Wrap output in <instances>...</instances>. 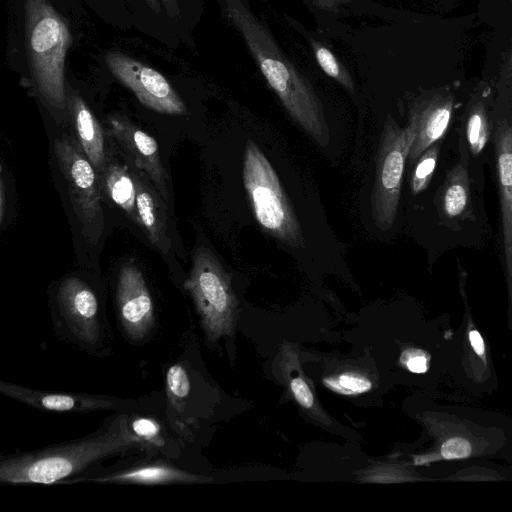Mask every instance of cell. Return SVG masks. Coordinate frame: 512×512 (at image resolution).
I'll return each mask as SVG.
<instances>
[{
    "mask_svg": "<svg viewBox=\"0 0 512 512\" xmlns=\"http://www.w3.org/2000/svg\"><path fill=\"white\" fill-rule=\"evenodd\" d=\"M129 421L130 412H115L96 432L86 437L3 457L0 482L62 484L104 459L129 452H147L146 445L132 431Z\"/></svg>",
    "mask_w": 512,
    "mask_h": 512,
    "instance_id": "6da1fadb",
    "label": "cell"
},
{
    "mask_svg": "<svg viewBox=\"0 0 512 512\" xmlns=\"http://www.w3.org/2000/svg\"><path fill=\"white\" fill-rule=\"evenodd\" d=\"M221 6L288 114L318 145L326 147L329 129L310 82L287 59L268 29L242 0H221Z\"/></svg>",
    "mask_w": 512,
    "mask_h": 512,
    "instance_id": "7a4b0ae2",
    "label": "cell"
},
{
    "mask_svg": "<svg viewBox=\"0 0 512 512\" xmlns=\"http://www.w3.org/2000/svg\"><path fill=\"white\" fill-rule=\"evenodd\" d=\"M24 21L32 81L51 110L68 111L65 60L72 42L69 26L50 0H24Z\"/></svg>",
    "mask_w": 512,
    "mask_h": 512,
    "instance_id": "3957f363",
    "label": "cell"
},
{
    "mask_svg": "<svg viewBox=\"0 0 512 512\" xmlns=\"http://www.w3.org/2000/svg\"><path fill=\"white\" fill-rule=\"evenodd\" d=\"M242 175L255 218L261 227L288 246H302L301 225L279 178L264 153L250 140L245 145Z\"/></svg>",
    "mask_w": 512,
    "mask_h": 512,
    "instance_id": "277c9868",
    "label": "cell"
},
{
    "mask_svg": "<svg viewBox=\"0 0 512 512\" xmlns=\"http://www.w3.org/2000/svg\"><path fill=\"white\" fill-rule=\"evenodd\" d=\"M184 288L195 303L207 337L214 340L228 334L237 300L229 275L209 248H197Z\"/></svg>",
    "mask_w": 512,
    "mask_h": 512,
    "instance_id": "5b68a950",
    "label": "cell"
},
{
    "mask_svg": "<svg viewBox=\"0 0 512 512\" xmlns=\"http://www.w3.org/2000/svg\"><path fill=\"white\" fill-rule=\"evenodd\" d=\"M414 137L411 122L401 128L390 115L387 116L375 158L370 201L373 222L381 230L390 229L396 219L405 162Z\"/></svg>",
    "mask_w": 512,
    "mask_h": 512,
    "instance_id": "8992f818",
    "label": "cell"
},
{
    "mask_svg": "<svg viewBox=\"0 0 512 512\" xmlns=\"http://www.w3.org/2000/svg\"><path fill=\"white\" fill-rule=\"evenodd\" d=\"M54 151L82 235L88 244L97 245L105 223L97 171L81 146L67 135L55 140Z\"/></svg>",
    "mask_w": 512,
    "mask_h": 512,
    "instance_id": "52a82bcc",
    "label": "cell"
},
{
    "mask_svg": "<svg viewBox=\"0 0 512 512\" xmlns=\"http://www.w3.org/2000/svg\"><path fill=\"white\" fill-rule=\"evenodd\" d=\"M172 460L157 453L143 452L139 458H129L111 467L92 466L62 484L172 485L209 481L206 476L189 471Z\"/></svg>",
    "mask_w": 512,
    "mask_h": 512,
    "instance_id": "ba28073f",
    "label": "cell"
},
{
    "mask_svg": "<svg viewBox=\"0 0 512 512\" xmlns=\"http://www.w3.org/2000/svg\"><path fill=\"white\" fill-rule=\"evenodd\" d=\"M111 73L146 107L159 113L184 115L187 107L169 81L154 68L120 52H109Z\"/></svg>",
    "mask_w": 512,
    "mask_h": 512,
    "instance_id": "9c48e42d",
    "label": "cell"
},
{
    "mask_svg": "<svg viewBox=\"0 0 512 512\" xmlns=\"http://www.w3.org/2000/svg\"><path fill=\"white\" fill-rule=\"evenodd\" d=\"M1 394L42 411L88 413L143 411L140 399H123L101 394L43 391L0 381Z\"/></svg>",
    "mask_w": 512,
    "mask_h": 512,
    "instance_id": "30bf717a",
    "label": "cell"
},
{
    "mask_svg": "<svg viewBox=\"0 0 512 512\" xmlns=\"http://www.w3.org/2000/svg\"><path fill=\"white\" fill-rule=\"evenodd\" d=\"M116 297L124 333L133 342L144 341L154 327V306L142 272L132 263L119 272Z\"/></svg>",
    "mask_w": 512,
    "mask_h": 512,
    "instance_id": "8fae6325",
    "label": "cell"
},
{
    "mask_svg": "<svg viewBox=\"0 0 512 512\" xmlns=\"http://www.w3.org/2000/svg\"><path fill=\"white\" fill-rule=\"evenodd\" d=\"M108 126L110 133L132 164L150 178L154 187L168 204L167 176L155 139L123 117L109 116Z\"/></svg>",
    "mask_w": 512,
    "mask_h": 512,
    "instance_id": "7c38bea8",
    "label": "cell"
},
{
    "mask_svg": "<svg viewBox=\"0 0 512 512\" xmlns=\"http://www.w3.org/2000/svg\"><path fill=\"white\" fill-rule=\"evenodd\" d=\"M59 309L72 333L85 344L100 338L98 300L90 286L77 277H68L58 289Z\"/></svg>",
    "mask_w": 512,
    "mask_h": 512,
    "instance_id": "4fadbf2b",
    "label": "cell"
},
{
    "mask_svg": "<svg viewBox=\"0 0 512 512\" xmlns=\"http://www.w3.org/2000/svg\"><path fill=\"white\" fill-rule=\"evenodd\" d=\"M453 102L449 92H437L412 105L409 122L414 127L415 137L408 154L409 161L420 158L443 136L450 123Z\"/></svg>",
    "mask_w": 512,
    "mask_h": 512,
    "instance_id": "5bb4252c",
    "label": "cell"
},
{
    "mask_svg": "<svg viewBox=\"0 0 512 512\" xmlns=\"http://www.w3.org/2000/svg\"><path fill=\"white\" fill-rule=\"evenodd\" d=\"M497 171L502 212L506 279L512 305V125L502 120L495 136Z\"/></svg>",
    "mask_w": 512,
    "mask_h": 512,
    "instance_id": "9a60e30c",
    "label": "cell"
},
{
    "mask_svg": "<svg viewBox=\"0 0 512 512\" xmlns=\"http://www.w3.org/2000/svg\"><path fill=\"white\" fill-rule=\"evenodd\" d=\"M136 184V213L138 223L146 237L159 250L167 253L171 241L167 235L168 204L156 188L151 186L150 178L141 170L131 171Z\"/></svg>",
    "mask_w": 512,
    "mask_h": 512,
    "instance_id": "2e32d148",
    "label": "cell"
},
{
    "mask_svg": "<svg viewBox=\"0 0 512 512\" xmlns=\"http://www.w3.org/2000/svg\"><path fill=\"white\" fill-rule=\"evenodd\" d=\"M70 113L79 144L99 175L108 162L103 130L83 98L71 88L67 89Z\"/></svg>",
    "mask_w": 512,
    "mask_h": 512,
    "instance_id": "e0dca14e",
    "label": "cell"
},
{
    "mask_svg": "<svg viewBox=\"0 0 512 512\" xmlns=\"http://www.w3.org/2000/svg\"><path fill=\"white\" fill-rule=\"evenodd\" d=\"M129 424L132 431L146 445L147 452L157 453L173 460L181 456L184 441L168 421L164 423L154 415L132 411Z\"/></svg>",
    "mask_w": 512,
    "mask_h": 512,
    "instance_id": "ac0fdd59",
    "label": "cell"
},
{
    "mask_svg": "<svg viewBox=\"0 0 512 512\" xmlns=\"http://www.w3.org/2000/svg\"><path fill=\"white\" fill-rule=\"evenodd\" d=\"M100 176L103 178L105 190L113 203L137 224L136 184L131 171L127 166L108 159Z\"/></svg>",
    "mask_w": 512,
    "mask_h": 512,
    "instance_id": "d6986e66",
    "label": "cell"
},
{
    "mask_svg": "<svg viewBox=\"0 0 512 512\" xmlns=\"http://www.w3.org/2000/svg\"><path fill=\"white\" fill-rule=\"evenodd\" d=\"M468 176L462 164L455 166L449 173L442 197L444 213L448 217L460 215L468 204Z\"/></svg>",
    "mask_w": 512,
    "mask_h": 512,
    "instance_id": "ffe728a7",
    "label": "cell"
},
{
    "mask_svg": "<svg viewBox=\"0 0 512 512\" xmlns=\"http://www.w3.org/2000/svg\"><path fill=\"white\" fill-rule=\"evenodd\" d=\"M467 359L472 376L477 382H483L490 375L485 341L476 328L473 319L467 314Z\"/></svg>",
    "mask_w": 512,
    "mask_h": 512,
    "instance_id": "44dd1931",
    "label": "cell"
},
{
    "mask_svg": "<svg viewBox=\"0 0 512 512\" xmlns=\"http://www.w3.org/2000/svg\"><path fill=\"white\" fill-rule=\"evenodd\" d=\"M475 453V444L469 437L455 434L445 436L432 454L420 457L417 462L423 464L438 460L463 459L471 457Z\"/></svg>",
    "mask_w": 512,
    "mask_h": 512,
    "instance_id": "7402d4cb",
    "label": "cell"
},
{
    "mask_svg": "<svg viewBox=\"0 0 512 512\" xmlns=\"http://www.w3.org/2000/svg\"><path fill=\"white\" fill-rule=\"evenodd\" d=\"M466 134L471 153L479 154L489 137L487 115L482 102H477L471 108L467 120Z\"/></svg>",
    "mask_w": 512,
    "mask_h": 512,
    "instance_id": "603a6c76",
    "label": "cell"
},
{
    "mask_svg": "<svg viewBox=\"0 0 512 512\" xmlns=\"http://www.w3.org/2000/svg\"><path fill=\"white\" fill-rule=\"evenodd\" d=\"M312 49L321 69L331 78L338 81L350 92L354 91V83L345 67L338 61L335 55L323 44L312 41Z\"/></svg>",
    "mask_w": 512,
    "mask_h": 512,
    "instance_id": "cb8c5ba5",
    "label": "cell"
},
{
    "mask_svg": "<svg viewBox=\"0 0 512 512\" xmlns=\"http://www.w3.org/2000/svg\"><path fill=\"white\" fill-rule=\"evenodd\" d=\"M438 154L439 147L433 144L420 156L411 181L413 194H419L428 187L436 166Z\"/></svg>",
    "mask_w": 512,
    "mask_h": 512,
    "instance_id": "d4e9b609",
    "label": "cell"
},
{
    "mask_svg": "<svg viewBox=\"0 0 512 512\" xmlns=\"http://www.w3.org/2000/svg\"><path fill=\"white\" fill-rule=\"evenodd\" d=\"M327 385L333 390L344 394L363 393L371 389V382L364 376L344 373L337 379H326Z\"/></svg>",
    "mask_w": 512,
    "mask_h": 512,
    "instance_id": "484cf974",
    "label": "cell"
},
{
    "mask_svg": "<svg viewBox=\"0 0 512 512\" xmlns=\"http://www.w3.org/2000/svg\"><path fill=\"white\" fill-rule=\"evenodd\" d=\"M290 387L297 402L306 409L314 407V396L308 384L301 378L297 377L291 380Z\"/></svg>",
    "mask_w": 512,
    "mask_h": 512,
    "instance_id": "4316f807",
    "label": "cell"
},
{
    "mask_svg": "<svg viewBox=\"0 0 512 512\" xmlns=\"http://www.w3.org/2000/svg\"><path fill=\"white\" fill-rule=\"evenodd\" d=\"M405 366L413 373H424L428 369V357L421 350H410L403 353Z\"/></svg>",
    "mask_w": 512,
    "mask_h": 512,
    "instance_id": "83f0119b",
    "label": "cell"
},
{
    "mask_svg": "<svg viewBox=\"0 0 512 512\" xmlns=\"http://www.w3.org/2000/svg\"><path fill=\"white\" fill-rule=\"evenodd\" d=\"M451 479L456 480H480V481H487V480H496L501 477H499L497 474H488L487 470H484L482 468H469L464 471H459V473L453 475L450 477Z\"/></svg>",
    "mask_w": 512,
    "mask_h": 512,
    "instance_id": "f1b7e54d",
    "label": "cell"
},
{
    "mask_svg": "<svg viewBox=\"0 0 512 512\" xmlns=\"http://www.w3.org/2000/svg\"><path fill=\"white\" fill-rule=\"evenodd\" d=\"M163 10L168 14V16L177 18L181 14L180 5L178 0H159Z\"/></svg>",
    "mask_w": 512,
    "mask_h": 512,
    "instance_id": "f546056e",
    "label": "cell"
},
{
    "mask_svg": "<svg viewBox=\"0 0 512 512\" xmlns=\"http://www.w3.org/2000/svg\"><path fill=\"white\" fill-rule=\"evenodd\" d=\"M5 195H6V191H5L4 178H3V176H1V179H0V222H1V224L4 221L5 203H6Z\"/></svg>",
    "mask_w": 512,
    "mask_h": 512,
    "instance_id": "4dcf8cb0",
    "label": "cell"
},
{
    "mask_svg": "<svg viewBox=\"0 0 512 512\" xmlns=\"http://www.w3.org/2000/svg\"><path fill=\"white\" fill-rule=\"evenodd\" d=\"M153 13L159 15L163 11V7L159 0H141Z\"/></svg>",
    "mask_w": 512,
    "mask_h": 512,
    "instance_id": "1f68e13d",
    "label": "cell"
},
{
    "mask_svg": "<svg viewBox=\"0 0 512 512\" xmlns=\"http://www.w3.org/2000/svg\"><path fill=\"white\" fill-rule=\"evenodd\" d=\"M505 68H507L509 71H512V51L509 54V57H508V60L506 62Z\"/></svg>",
    "mask_w": 512,
    "mask_h": 512,
    "instance_id": "d6a6232c",
    "label": "cell"
},
{
    "mask_svg": "<svg viewBox=\"0 0 512 512\" xmlns=\"http://www.w3.org/2000/svg\"><path fill=\"white\" fill-rule=\"evenodd\" d=\"M90 1L97 2V3H102L104 1H109V0H90Z\"/></svg>",
    "mask_w": 512,
    "mask_h": 512,
    "instance_id": "836d02e7",
    "label": "cell"
}]
</instances>
